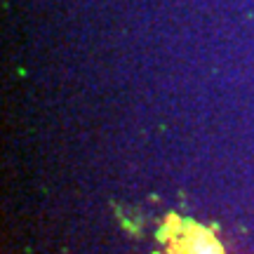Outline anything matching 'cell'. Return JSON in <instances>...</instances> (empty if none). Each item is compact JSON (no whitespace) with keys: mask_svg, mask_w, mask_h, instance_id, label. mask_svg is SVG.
<instances>
[{"mask_svg":"<svg viewBox=\"0 0 254 254\" xmlns=\"http://www.w3.org/2000/svg\"><path fill=\"white\" fill-rule=\"evenodd\" d=\"M179 254H224V247L214 240V236L209 231L190 228L189 236L182 238Z\"/></svg>","mask_w":254,"mask_h":254,"instance_id":"cell-1","label":"cell"}]
</instances>
